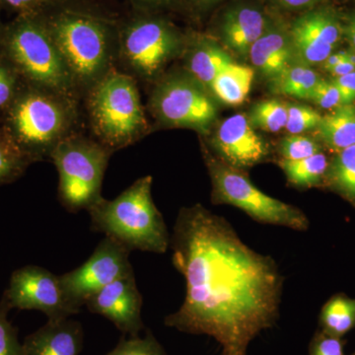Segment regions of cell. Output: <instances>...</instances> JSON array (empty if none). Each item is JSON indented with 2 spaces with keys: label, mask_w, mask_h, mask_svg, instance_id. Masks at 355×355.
<instances>
[{
  "label": "cell",
  "mask_w": 355,
  "mask_h": 355,
  "mask_svg": "<svg viewBox=\"0 0 355 355\" xmlns=\"http://www.w3.org/2000/svg\"><path fill=\"white\" fill-rule=\"evenodd\" d=\"M10 310L3 298L0 301V355H25L17 331L7 319Z\"/></svg>",
  "instance_id": "obj_32"
},
{
  "label": "cell",
  "mask_w": 355,
  "mask_h": 355,
  "mask_svg": "<svg viewBox=\"0 0 355 355\" xmlns=\"http://www.w3.org/2000/svg\"><path fill=\"white\" fill-rule=\"evenodd\" d=\"M181 1L182 0H128L132 10L150 13L176 9Z\"/></svg>",
  "instance_id": "obj_36"
},
{
  "label": "cell",
  "mask_w": 355,
  "mask_h": 355,
  "mask_svg": "<svg viewBox=\"0 0 355 355\" xmlns=\"http://www.w3.org/2000/svg\"><path fill=\"white\" fill-rule=\"evenodd\" d=\"M38 16L83 100L89 89L116 67L120 16L99 0H51Z\"/></svg>",
  "instance_id": "obj_2"
},
{
  "label": "cell",
  "mask_w": 355,
  "mask_h": 355,
  "mask_svg": "<svg viewBox=\"0 0 355 355\" xmlns=\"http://www.w3.org/2000/svg\"><path fill=\"white\" fill-rule=\"evenodd\" d=\"M83 103L91 137L113 153L139 141L150 130L137 81L118 67L89 89Z\"/></svg>",
  "instance_id": "obj_5"
},
{
  "label": "cell",
  "mask_w": 355,
  "mask_h": 355,
  "mask_svg": "<svg viewBox=\"0 0 355 355\" xmlns=\"http://www.w3.org/2000/svg\"><path fill=\"white\" fill-rule=\"evenodd\" d=\"M343 31L352 44V51H355V16L349 20V24L343 29Z\"/></svg>",
  "instance_id": "obj_41"
},
{
  "label": "cell",
  "mask_w": 355,
  "mask_h": 355,
  "mask_svg": "<svg viewBox=\"0 0 355 355\" xmlns=\"http://www.w3.org/2000/svg\"><path fill=\"white\" fill-rule=\"evenodd\" d=\"M277 3L284 8L291 9V10H299V9H305L316 4L319 0H277Z\"/></svg>",
  "instance_id": "obj_38"
},
{
  "label": "cell",
  "mask_w": 355,
  "mask_h": 355,
  "mask_svg": "<svg viewBox=\"0 0 355 355\" xmlns=\"http://www.w3.org/2000/svg\"><path fill=\"white\" fill-rule=\"evenodd\" d=\"M153 180L139 178L114 200L102 198L87 210L93 230L113 238L130 252L164 254L171 236L153 202Z\"/></svg>",
  "instance_id": "obj_4"
},
{
  "label": "cell",
  "mask_w": 355,
  "mask_h": 355,
  "mask_svg": "<svg viewBox=\"0 0 355 355\" xmlns=\"http://www.w3.org/2000/svg\"><path fill=\"white\" fill-rule=\"evenodd\" d=\"M317 130L326 146L338 153L355 146L354 105H343L322 116Z\"/></svg>",
  "instance_id": "obj_20"
},
{
  "label": "cell",
  "mask_w": 355,
  "mask_h": 355,
  "mask_svg": "<svg viewBox=\"0 0 355 355\" xmlns=\"http://www.w3.org/2000/svg\"><path fill=\"white\" fill-rule=\"evenodd\" d=\"M212 144L222 162L239 171L263 162L270 154L265 139L254 132L243 114L226 119L217 128Z\"/></svg>",
  "instance_id": "obj_15"
},
{
  "label": "cell",
  "mask_w": 355,
  "mask_h": 355,
  "mask_svg": "<svg viewBox=\"0 0 355 355\" xmlns=\"http://www.w3.org/2000/svg\"><path fill=\"white\" fill-rule=\"evenodd\" d=\"M249 58L254 69L272 81L277 80L291 65L293 51L289 32L282 28H268L252 46Z\"/></svg>",
  "instance_id": "obj_17"
},
{
  "label": "cell",
  "mask_w": 355,
  "mask_h": 355,
  "mask_svg": "<svg viewBox=\"0 0 355 355\" xmlns=\"http://www.w3.org/2000/svg\"><path fill=\"white\" fill-rule=\"evenodd\" d=\"M345 55H347V51H338V53H331L323 62L324 69L327 71L330 72L334 67H336V65L340 64V62L345 60Z\"/></svg>",
  "instance_id": "obj_40"
},
{
  "label": "cell",
  "mask_w": 355,
  "mask_h": 355,
  "mask_svg": "<svg viewBox=\"0 0 355 355\" xmlns=\"http://www.w3.org/2000/svg\"><path fill=\"white\" fill-rule=\"evenodd\" d=\"M23 84L17 70L0 55V118L11 106Z\"/></svg>",
  "instance_id": "obj_28"
},
{
  "label": "cell",
  "mask_w": 355,
  "mask_h": 355,
  "mask_svg": "<svg viewBox=\"0 0 355 355\" xmlns=\"http://www.w3.org/2000/svg\"><path fill=\"white\" fill-rule=\"evenodd\" d=\"M279 151L284 160L296 161L321 153V146L310 137L291 135L282 140Z\"/></svg>",
  "instance_id": "obj_30"
},
{
  "label": "cell",
  "mask_w": 355,
  "mask_h": 355,
  "mask_svg": "<svg viewBox=\"0 0 355 355\" xmlns=\"http://www.w3.org/2000/svg\"><path fill=\"white\" fill-rule=\"evenodd\" d=\"M355 355V354H354Z\"/></svg>",
  "instance_id": "obj_44"
},
{
  "label": "cell",
  "mask_w": 355,
  "mask_h": 355,
  "mask_svg": "<svg viewBox=\"0 0 355 355\" xmlns=\"http://www.w3.org/2000/svg\"><path fill=\"white\" fill-rule=\"evenodd\" d=\"M3 6H2L1 1H0V42H1L6 27V23H4L1 19V11L3 10Z\"/></svg>",
  "instance_id": "obj_43"
},
{
  "label": "cell",
  "mask_w": 355,
  "mask_h": 355,
  "mask_svg": "<svg viewBox=\"0 0 355 355\" xmlns=\"http://www.w3.org/2000/svg\"><path fill=\"white\" fill-rule=\"evenodd\" d=\"M2 298L10 309L41 311L49 320L67 319L79 313L67 302L60 275L38 266L14 270Z\"/></svg>",
  "instance_id": "obj_12"
},
{
  "label": "cell",
  "mask_w": 355,
  "mask_h": 355,
  "mask_svg": "<svg viewBox=\"0 0 355 355\" xmlns=\"http://www.w3.org/2000/svg\"><path fill=\"white\" fill-rule=\"evenodd\" d=\"M310 355H345L340 338L322 333L315 336L310 345Z\"/></svg>",
  "instance_id": "obj_34"
},
{
  "label": "cell",
  "mask_w": 355,
  "mask_h": 355,
  "mask_svg": "<svg viewBox=\"0 0 355 355\" xmlns=\"http://www.w3.org/2000/svg\"><path fill=\"white\" fill-rule=\"evenodd\" d=\"M189 37L159 13L130 10L121 17L118 62L137 81L155 83L184 55Z\"/></svg>",
  "instance_id": "obj_7"
},
{
  "label": "cell",
  "mask_w": 355,
  "mask_h": 355,
  "mask_svg": "<svg viewBox=\"0 0 355 355\" xmlns=\"http://www.w3.org/2000/svg\"><path fill=\"white\" fill-rule=\"evenodd\" d=\"M322 120L321 114L304 105L287 106L286 130L291 135H298L317 128Z\"/></svg>",
  "instance_id": "obj_31"
},
{
  "label": "cell",
  "mask_w": 355,
  "mask_h": 355,
  "mask_svg": "<svg viewBox=\"0 0 355 355\" xmlns=\"http://www.w3.org/2000/svg\"><path fill=\"white\" fill-rule=\"evenodd\" d=\"M355 71V65L352 64L347 60V55H345V60L340 62V64L336 65L331 70V76L334 77H340L347 76V74L352 73Z\"/></svg>",
  "instance_id": "obj_39"
},
{
  "label": "cell",
  "mask_w": 355,
  "mask_h": 355,
  "mask_svg": "<svg viewBox=\"0 0 355 355\" xmlns=\"http://www.w3.org/2000/svg\"><path fill=\"white\" fill-rule=\"evenodd\" d=\"M90 312L107 318L123 334L139 336L144 329L142 296L135 273L114 280L86 301Z\"/></svg>",
  "instance_id": "obj_14"
},
{
  "label": "cell",
  "mask_w": 355,
  "mask_h": 355,
  "mask_svg": "<svg viewBox=\"0 0 355 355\" xmlns=\"http://www.w3.org/2000/svg\"><path fill=\"white\" fill-rule=\"evenodd\" d=\"M106 355H168L162 345L154 338L150 331L146 336H130L123 338L112 352Z\"/></svg>",
  "instance_id": "obj_29"
},
{
  "label": "cell",
  "mask_w": 355,
  "mask_h": 355,
  "mask_svg": "<svg viewBox=\"0 0 355 355\" xmlns=\"http://www.w3.org/2000/svg\"><path fill=\"white\" fill-rule=\"evenodd\" d=\"M83 326L70 318L49 320L22 343L25 355H79L83 349Z\"/></svg>",
  "instance_id": "obj_16"
},
{
  "label": "cell",
  "mask_w": 355,
  "mask_h": 355,
  "mask_svg": "<svg viewBox=\"0 0 355 355\" xmlns=\"http://www.w3.org/2000/svg\"><path fill=\"white\" fill-rule=\"evenodd\" d=\"M34 162L0 127V186L20 179Z\"/></svg>",
  "instance_id": "obj_23"
},
{
  "label": "cell",
  "mask_w": 355,
  "mask_h": 355,
  "mask_svg": "<svg viewBox=\"0 0 355 355\" xmlns=\"http://www.w3.org/2000/svg\"><path fill=\"white\" fill-rule=\"evenodd\" d=\"M113 153L80 132L53 149L50 160L58 173V200L67 211L88 210L101 200L103 180Z\"/></svg>",
  "instance_id": "obj_8"
},
{
  "label": "cell",
  "mask_w": 355,
  "mask_h": 355,
  "mask_svg": "<svg viewBox=\"0 0 355 355\" xmlns=\"http://www.w3.org/2000/svg\"><path fill=\"white\" fill-rule=\"evenodd\" d=\"M279 166L286 173L289 183L301 188L316 186L323 179L329 168L328 158L320 153L301 160L282 159Z\"/></svg>",
  "instance_id": "obj_22"
},
{
  "label": "cell",
  "mask_w": 355,
  "mask_h": 355,
  "mask_svg": "<svg viewBox=\"0 0 355 355\" xmlns=\"http://www.w3.org/2000/svg\"><path fill=\"white\" fill-rule=\"evenodd\" d=\"M310 100L321 108L333 110L342 106L338 89L334 81H327L320 78L311 95Z\"/></svg>",
  "instance_id": "obj_33"
},
{
  "label": "cell",
  "mask_w": 355,
  "mask_h": 355,
  "mask_svg": "<svg viewBox=\"0 0 355 355\" xmlns=\"http://www.w3.org/2000/svg\"><path fill=\"white\" fill-rule=\"evenodd\" d=\"M334 83L340 92L342 106L352 104L355 101V71L347 76L336 77Z\"/></svg>",
  "instance_id": "obj_37"
},
{
  "label": "cell",
  "mask_w": 355,
  "mask_h": 355,
  "mask_svg": "<svg viewBox=\"0 0 355 355\" xmlns=\"http://www.w3.org/2000/svg\"><path fill=\"white\" fill-rule=\"evenodd\" d=\"M330 177L340 190L355 196V146L338 151L331 167Z\"/></svg>",
  "instance_id": "obj_27"
},
{
  "label": "cell",
  "mask_w": 355,
  "mask_h": 355,
  "mask_svg": "<svg viewBox=\"0 0 355 355\" xmlns=\"http://www.w3.org/2000/svg\"><path fill=\"white\" fill-rule=\"evenodd\" d=\"M0 55L25 83L83 102L60 51L37 15H16L6 23Z\"/></svg>",
  "instance_id": "obj_6"
},
{
  "label": "cell",
  "mask_w": 355,
  "mask_h": 355,
  "mask_svg": "<svg viewBox=\"0 0 355 355\" xmlns=\"http://www.w3.org/2000/svg\"><path fill=\"white\" fill-rule=\"evenodd\" d=\"M3 8L16 15H37L49 6L51 0H0Z\"/></svg>",
  "instance_id": "obj_35"
},
{
  "label": "cell",
  "mask_w": 355,
  "mask_h": 355,
  "mask_svg": "<svg viewBox=\"0 0 355 355\" xmlns=\"http://www.w3.org/2000/svg\"><path fill=\"white\" fill-rule=\"evenodd\" d=\"M322 326L328 335L340 338L355 326V299L336 296L324 306Z\"/></svg>",
  "instance_id": "obj_24"
},
{
  "label": "cell",
  "mask_w": 355,
  "mask_h": 355,
  "mask_svg": "<svg viewBox=\"0 0 355 355\" xmlns=\"http://www.w3.org/2000/svg\"><path fill=\"white\" fill-rule=\"evenodd\" d=\"M81 103L24 83L0 118V127L33 162L50 160L62 140L79 132Z\"/></svg>",
  "instance_id": "obj_3"
},
{
  "label": "cell",
  "mask_w": 355,
  "mask_h": 355,
  "mask_svg": "<svg viewBox=\"0 0 355 355\" xmlns=\"http://www.w3.org/2000/svg\"><path fill=\"white\" fill-rule=\"evenodd\" d=\"M342 34L340 20L331 9H316L300 16L289 31L294 62L306 67L323 64Z\"/></svg>",
  "instance_id": "obj_13"
},
{
  "label": "cell",
  "mask_w": 355,
  "mask_h": 355,
  "mask_svg": "<svg viewBox=\"0 0 355 355\" xmlns=\"http://www.w3.org/2000/svg\"><path fill=\"white\" fill-rule=\"evenodd\" d=\"M148 111L163 127L193 128L200 132H207L217 116L209 91L184 69L163 74L154 83Z\"/></svg>",
  "instance_id": "obj_10"
},
{
  "label": "cell",
  "mask_w": 355,
  "mask_h": 355,
  "mask_svg": "<svg viewBox=\"0 0 355 355\" xmlns=\"http://www.w3.org/2000/svg\"><path fill=\"white\" fill-rule=\"evenodd\" d=\"M183 55L184 70L209 93L216 76L233 62L219 44L198 36L189 37Z\"/></svg>",
  "instance_id": "obj_19"
},
{
  "label": "cell",
  "mask_w": 355,
  "mask_h": 355,
  "mask_svg": "<svg viewBox=\"0 0 355 355\" xmlns=\"http://www.w3.org/2000/svg\"><path fill=\"white\" fill-rule=\"evenodd\" d=\"M188 1L196 8L200 9V10H205V9L214 6L218 0H188Z\"/></svg>",
  "instance_id": "obj_42"
},
{
  "label": "cell",
  "mask_w": 355,
  "mask_h": 355,
  "mask_svg": "<svg viewBox=\"0 0 355 355\" xmlns=\"http://www.w3.org/2000/svg\"><path fill=\"white\" fill-rule=\"evenodd\" d=\"M254 71L248 65L232 62L221 70L210 88L214 94L225 104H242L249 95L253 83Z\"/></svg>",
  "instance_id": "obj_21"
},
{
  "label": "cell",
  "mask_w": 355,
  "mask_h": 355,
  "mask_svg": "<svg viewBox=\"0 0 355 355\" xmlns=\"http://www.w3.org/2000/svg\"><path fill=\"white\" fill-rule=\"evenodd\" d=\"M170 247L186 297L166 326L214 338L219 355H248L254 338L279 318L284 277L275 261L200 205L180 210Z\"/></svg>",
  "instance_id": "obj_1"
},
{
  "label": "cell",
  "mask_w": 355,
  "mask_h": 355,
  "mask_svg": "<svg viewBox=\"0 0 355 355\" xmlns=\"http://www.w3.org/2000/svg\"><path fill=\"white\" fill-rule=\"evenodd\" d=\"M130 250L120 242L105 236L90 258L76 270L60 275L65 298L80 312L86 301L114 280L132 275Z\"/></svg>",
  "instance_id": "obj_11"
},
{
  "label": "cell",
  "mask_w": 355,
  "mask_h": 355,
  "mask_svg": "<svg viewBox=\"0 0 355 355\" xmlns=\"http://www.w3.org/2000/svg\"><path fill=\"white\" fill-rule=\"evenodd\" d=\"M319 80L320 76L309 67L293 64L279 78L272 81V84L279 94L310 99Z\"/></svg>",
  "instance_id": "obj_25"
},
{
  "label": "cell",
  "mask_w": 355,
  "mask_h": 355,
  "mask_svg": "<svg viewBox=\"0 0 355 355\" xmlns=\"http://www.w3.org/2000/svg\"><path fill=\"white\" fill-rule=\"evenodd\" d=\"M248 119L254 128L280 132L286 127L287 106L277 100H266L254 105Z\"/></svg>",
  "instance_id": "obj_26"
},
{
  "label": "cell",
  "mask_w": 355,
  "mask_h": 355,
  "mask_svg": "<svg viewBox=\"0 0 355 355\" xmlns=\"http://www.w3.org/2000/svg\"><path fill=\"white\" fill-rule=\"evenodd\" d=\"M265 15L253 7L242 6L230 9L224 15L221 35L230 50L242 57L249 55L252 46L268 30Z\"/></svg>",
  "instance_id": "obj_18"
},
{
  "label": "cell",
  "mask_w": 355,
  "mask_h": 355,
  "mask_svg": "<svg viewBox=\"0 0 355 355\" xmlns=\"http://www.w3.org/2000/svg\"><path fill=\"white\" fill-rule=\"evenodd\" d=\"M212 182V202L238 207L254 221L305 231L309 220L293 205L266 195L239 170L207 156Z\"/></svg>",
  "instance_id": "obj_9"
}]
</instances>
